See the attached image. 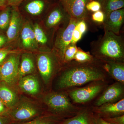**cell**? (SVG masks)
<instances>
[{
  "label": "cell",
  "instance_id": "6da1fadb",
  "mask_svg": "<svg viewBox=\"0 0 124 124\" xmlns=\"http://www.w3.org/2000/svg\"><path fill=\"white\" fill-rule=\"evenodd\" d=\"M64 70L58 79V88L65 89L80 86L92 81L103 80L106 72L102 62L95 59L93 62L80 63L72 60L64 65Z\"/></svg>",
  "mask_w": 124,
  "mask_h": 124
},
{
  "label": "cell",
  "instance_id": "7a4b0ae2",
  "mask_svg": "<svg viewBox=\"0 0 124 124\" xmlns=\"http://www.w3.org/2000/svg\"><path fill=\"white\" fill-rule=\"evenodd\" d=\"M91 47L93 56L101 62H124V41L121 35L104 31L103 35L91 42Z\"/></svg>",
  "mask_w": 124,
  "mask_h": 124
},
{
  "label": "cell",
  "instance_id": "3957f363",
  "mask_svg": "<svg viewBox=\"0 0 124 124\" xmlns=\"http://www.w3.org/2000/svg\"><path fill=\"white\" fill-rule=\"evenodd\" d=\"M43 101L48 108L47 113L63 119L73 117L81 110L73 106L64 93H48L44 97Z\"/></svg>",
  "mask_w": 124,
  "mask_h": 124
},
{
  "label": "cell",
  "instance_id": "277c9868",
  "mask_svg": "<svg viewBox=\"0 0 124 124\" xmlns=\"http://www.w3.org/2000/svg\"><path fill=\"white\" fill-rule=\"evenodd\" d=\"M47 113L43 108L35 103L27 99H22L11 109L6 116L13 122L30 120Z\"/></svg>",
  "mask_w": 124,
  "mask_h": 124
},
{
  "label": "cell",
  "instance_id": "5b68a950",
  "mask_svg": "<svg viewBox=\"0 0 124 124\" xmlns=\"http://www.w3.org/2000/svg\"><path fill=\"white\" fill-rule=\"evenodd\" d=\"M57 56L46 53L41 54L37 57L38 70L45 84L50 83L57 71L58 62L56 58Z\"/></svg>",
  "mask_w": 124,
  "mask_h": 124
},
{
  "label": "cell",
  "instance_id": "8992f818",
  "mask_svg": "<svg viewBox=\"0 0 124 124\" xmlns=\"http://www.w3.org/2000/svg\"><path fill=\"white\" fill-rule=\"evenodd\" d=\"M79 21L71 18L69 23L61 29L55 40L54 46V51L62 63L64 52L71 43L73 31Z\"/></svg>",
  "mask_w": 124,
  "mask_h": 124
},
{
  "label": "cell",
  "instance_id": "52a82bcc",
  "mask_svg": "<svg viewBox=\"0 0 124 124\" xmlns=\"http://www.w3.org/2000/svg\"><path fill=\"white\" fill-rule=\"evenodd\" d=\"M19 57L11 54L0 67V77L9 85L14 84L19 78Z\"/></svg>",
  "mask_w": 124,
  "mask_h": 124
},
{
  "label": "cell",
  "instance_id": "ba28073f",
  "mask_svg": "<svg viewBox=\"0 0 124 124\" xmlns=\"http://www.w3.org/2000/svg\"><path fill=\"white\" fill-rule=\"evenodd\" d=\"M92 0H61L63 6L71 18L77 20H89L86 8L88 2Z\"/></svg>",
  "mask_w": 124,
  "mask_h": 124
},
{
  "label": "cell",
  "instance_id": "9c48e42d",
  "mask_svg": "<svg viewBox=\"0 0 124 124\" xmlns=\"http://www.w3.org/2000/svg\"><path fill=\"white\" fill-rule=\"evenodd\" d=\"M103 87V86L101 84H93L72 90L69 93V96L75 103H85L97 95Z\"/></svg>",
  "mask_w": 124,
  "mask_h": 124
},
{
  "label": "cell",
  "instance_id": "30bf717a",
  "mask_svg": "<svg viewBox=\"0 0 124 124\" xmlns=\"http://www.w3.org/2000/svg\"><path fill=\"white\" fill-rule=\"evenodd\" d=\"M94 115L104 117H112L124 115V99L116 102L109 103L96 107L92 110Z\"/></svg>",
  "mask_w": 124,
  "mask_h": 124
},
{
  "label": "cell",
  "instance_id": "8fae6325",
  "mask_svg": "<svg viewBox=\"0 0 124 124\" xmlns=\"http://www.w3.org/2000/svg\"><path fill=\"white\" fill-rule=\"evenodd\" d=\"M124 21V9L112 11L105 17L103 23L104 31L112 32L119 35Z\"/></svg>",
  "mask_w": 124,
  "mask_h": 124
},
{
  "label": "cell",
  "instance_id": "7c38bea8",
  "mask_svg": "<svg viewBox=\"0 0 124 124\" xmlns=\"http://www.w3.org/2000/svg\"><path fill=\"white\" fill-rule=\"evenodd\" d=\"M122 85L119 82L108 86L95 102L96 107L106 103L114 102L120 98L124 91Z\"/></svg>",
  "mask_w": 124,
  "mask_h": 124
},
{
  "label": "cell",
  "instance_id": "4fadbf2b",
  "mask_svg": "<svg viewBox=\"0 0 124 124\" xmlns=\"http://www.w3.org/2000/svg\"><path fill=\"white\" fill-rule=\"evenodd\" d=\"M71 17L64 7H55L50 12L46 18V25L50 29L57 26L62 23H69Z\"/></svg>",
  "mask_w": 124,
  "mask_h": 124
},
{
  "label": "cell",
  "instance_id": "5bb4252c",
  "mask_svg": "<svg viewBox=\"0 0 124 124\" xmlns=\"http://www.w3.org/2000/svg\"><path fill=\"white\" fill-rule=\"evenodd\" d=\"M18 85L23 92L30 95H36L39 92V81L33 76L28 75L21 78L19 79Z\"/></svg>",
  "mask_w": 124,
  "mask_h": 124
},
{
  "label": "cell",
  "instance_id": "9a60e30c",
  "mask_svg": "<svg viewBox=\"0 0 124 124\" xmlns=\"http://www.w3.org/2000/svg\"><path fill=\"white\" fill-rule=\"evenodd\" d=\"M105 70L114 79L121 84L124 82V62H102Z\"/></svg>",
  "mask_w": 124,
  "mask_h": 124
},
{
  "label": "cell",
  "instance_id": "2e32d148",
  "mask_svg": "<svg viewBox=\"0 0 124 124\" xmlns=\"http://www.w3.org/2000/svg\"><path fill=\"white\" fill-rule=\"evenodd\" d=\"M93 116L91 111L81 110L75 116L64 119L58 124H93Z\"/></svg>",
  "mask_w": 124,
  "mask_h": 124
},
{
  "label": "cell",
  "instance_id": "e0dca14e",
  "mask_svg": "<svg viewBox=\"0 0 124 124\" xmlns=\"http://www.w3.org/2000/svg\"><path fill=\"white\" fill-rule=\"evenodd\" d=\"M0 99L9 110L13 108L19 101L15 92L4 85H0Z\"/></svg>",
  "mask_w": 124,
  "mask_h": 124
},
{
  "label": "cell",
  "instance_id": "ac0fdd59",
  "mask_svg": "<svg viewBox=\"0 0 124 124\" xmlns=\"http://www.w3.org/2000/svg\"><path fill=\"white\" fill-rule=\"evenodd\" d=\"M21 38L24 48L34 49L37 47L38 43L35 38L33 29L29 23H26L23 25L21 31Z\"/></svg>",
  "mask_w": 124,
  "mask_h": 124
},
{
  "label": "cell",
  "instance_id": "d6986e66",
  "mask_svg": "<svg viewBox=\"0 0 124 124\" xmlns=\"http://www.w3.org/2000/svg\"><path fill=\"white\" fill-rule=\"evenodd\" d=\"M20 16L17 11L14 10L11 12L10 21L6 32L8 41H12L17 37L20 29Z\"/></svg>",
  "mask_w": 124,
  "mask_h": 124
},
{
  "label": "cell",
  "instance_id": "ffe728a7",
  "mask_svg": "<svg viewBox=\"0 0 124 124\" xmlns=\"http://www.w3.org/2000/svg\"><path fill=\"white\" fill-rule=\"evenodd\" d=\"M63 118L48 113L36 117L33 119L22 122H13L11 124H58Z\"/></svg>",
  "mask_w": 124,
  "mask_h": 124
},
{
  "label": "cell",
  "instance_id": "44dd1931",
  "mask_svg": "<svg viewBox=\"0 0 124 124\" xmlns=\"http://www.w3.org/2000/svg\"><path fill=\"white\" fill-rule=\"evenodd\" d=\"M35 69V65L32 58L28 54H23L19 66V79L32 73Z\"/></svg>",
  "mask_w": 124,
  "mask_h": 124
},
{
  "label": "cell",
  "instance_id": "7402d4cb",
  "mask_svg": "<svg viewBox=\"0 0 124 124\" xmlns=\"http://www.w3.org/2000/svg\"><path fill=\"white\" fill-rule=\"evenodd\" d=\"M101 6L106 17L112 11L124 8V0H104Z\"/></svg>",
  "mask_w": 124,
  "mask_h": 124
},
{
  "label": "cell",
  "instance_id": "603a6c76",
  "mask_svg": "<svg viewBox=\"0 0 124 124\" xmlns=\"http://www.w3.org/2000/svg\"><path fill=\"white\" fill-rule=\"evenodd\" d=\"M45 3L42 0H33L27 4L25 8L27 12L33 15H37L43 11Z\"/></svg>",
  "mask_w": 124,
  "mask_h": 124
},
{
  "label": "cell",
  "instance_id": "cb8c5ba5",
  "mask_svg": "<svg viewBox=\"0 0 124 124\" xmlns=\"http://www.w3.org/2000/svg\"><path fill=\"white\" fill-rule=\"evenodd\" d=\"M95 59L89 53L83 51L78 47V50L74 56L73 60L78 62L84 63L93 62Z\"/></svg>",
  "mask_w": 124,
  "mask_h": 124
},
{
  "label": "cell",
  "instance_id": "d4e9b609",
  "mask_svg": "<svg viewBox=\"0 0 124 124\" xmlns=\"http://www.w3.org/2000/svg\"><path fill=\"white\" fill-rule=\"evenodd\" d=\"M78 50L76 44L70 43L67 47L64 52L62 63L64 65L68 64L73 60L74 56Z\"/></svg>",
  "mask_w": 124,
  "mask_h": 124
},
{
  "label": "cell",
  "instance_id": "484cf974",
  "mask_svg": "<svg viewBox=\"0 0 124 124\" xmlns=\"http://www.w3.org/2000/svg\"><path fill=\"white\" fill-rule=\"evenodd\" d=\"M33 31L35 38L37 43L45 45L48 41V38L46 35L37 23H36L33 27Z\"/></svg>",
  "mask_w": 124,
  "mask_h": 124
},
{
  "label": "cell",
  "instance_id": "4316f807",
  "mask_svg": "<svg viewBox=\"0 0 124 124\" xmlns=\"http://www.w3.org/2000/svg\"><path fill=\"white\" fill-rule=\"evenodd\" d=\"M11 15V10L9 7L5 9L0 13V29L5 30L8 28Z\"/></svg>",
  "mask_w": 124,
  "mask_h": 124
},
{
  "label": "cell",
  "instance_id": "83f0119b",
  "mask_svg": "<svg viewBox=\"0 0 124 124\" xmlns=\"http://www.w3.org/2000/svg\"><path fill=\"white\" fill-rule=\"evenodd\" d=\"M105 16L101 10L94 12L92 14L91 19L93 22L98 24H103L105 20Z\"/></svg>",
  "mask_w": 124,
  "mask_h": 124
},
{
  "label": "cell",
  "instance_id": "f1b7e54d",
  "mask_svg": "<svg viewBox=\"0 0 124 124\" xmlns=\"http://www.w3.org/2000/svg\"><path fill=\"white\" fill-rule=\"evenodd\" d=\"M101 4L96 0H92L88 2L86 6V10L88 11L95 12L101 9Z\"/></svg>",
  "mask_w": 124,
  "mask_h": 124
},
{
  "label": "cell",
  "instance_id": "f546056e",
  "mask_svg": "<svg viewBox=\"0 0 124 124\" xmlns=\"http://www.w3.org/2000/svg\"><path fill=\"white\" fill-rule=\"evenodd\" d=\"M107 122L113 124H124V115L114 116L102 118Z\"/></svg>",
  "mask_w": 124,
  "mask_h": 124
},
{
  "label": "cell",
  "instance_id": "4dcf8cb0",
  "mask_svg": "<svg viewBox=\"0 0 124 124\" xmlns=\"http://www.w3.org/2000/svg\"><path fill=\"white\" fill-rule=\"evenodd\" d=\"M75 28L83 35L87 30V22L85 20H79L76 24Z\"/></svg>",
  "mask_w": 124,
  "mask_h": 124
},
{
  "label": "cell",
  "instance_id": "1f68e13d",
  "mask_svg": "<svg viewBox=\"0 0 124 124\" xmlns=\"http://www.w3.org/2000/svg\"><path fill=\"white\" fill-rule=\"evenodd\" d=\"M83 35L75 28L72 37L71 43L76 44L82 38Z\"/></svg>",
  "mask_w": 124,
  "mask_h": 124
},
{
  "label": "cell",
  "instance_id": "d6a6232c",
  "mask_svg": "<svg viewBox=\"0 0 124 124\" xmlns=\"http://www.w3.org/2000/svg\"><path fill=\"white\" fill-rule=\"evenodd\" d=\"M93 124H113L107 122L102 117H99L94 114L93 117Z\"/></svg>",
  "mask_w": 124,
  "mask_h": 124
},
{
  "label": "cell",
  "instance_id": "836d02e7",
  "mask_svg": "<svg viewBox=\"0 0 124 124\" xmlns=\"http://www.w3.org/2000/svg\"><path fill=\"white\" fill-rule=\"evenodd\" d=\"M15 53L13 51L7 50H0V64H1L7 55Z\"/></svg>",
  "mask_w": 124,
  "mask_h": 124
},
{
  "label": "cell",
  "instance_id": "e575fe53",
  "mask_svg": "<svg viewBox=\"0 0 124 124\" xmlns=\"http://www.w3.org/2000/svg\"><path fill=\"white\" fill-rule=\"evenodd\" d=\"M13 121L6 116H0V124H11Z\"/></svg>",
  "mask_w": 124,
  "mask_h": 124
},
{
  "label": "cell",
  "instance_id": "d590c367",
  "mask_svg": "<svg viewBox=\"0 0 124 124\" xmlns=\"http://www.w3.org/2000/svg\"><path fill=\"white\" fill-rule=\"evenodd\" d=\"M9 110L0 99V116L6 115Z\"/></svg>",
  "mask_w": 124,
  "mask_h": 124
},
{
  "label": "cell",
  "instance_id": "8d00e7d4",
  "mask_svg": "<svg viewBox=\"0 0 124 124\" xmlns=\"http://www.w3.org/2000/svg\"><path fill=\"white\" fill-rule=\"evenodd\" d=\"M7 40V38L2 35H0V48L3 45Z\"/></svg>",
  "mask_w": 124,
  "mask_h": 124
},
{
  "label": "cell",
  "instance_id": "74e56055",
  "mask_svg": "<svg viewBox=\"0 0 124 124\" xmlns=\"http://www.w3.org/2000/svg\"><path fill=\"white\" fill-rule=\"evenodd\" d=\"M22 0H9V2L11 4H15L20 2Z\"/></svg>",
  "mask_w": 124,
  "mask_h": 124
},
{
  "label": "cell",
  "instance_id": "f35d334b",
  "mask_svg": "<svg viewBox=\"0 0 124 124\" xmlns=\"http://www.w3.org/2000/svg\"><path fill=\"white\" fill-rule=\"evenodd\" d=\"M96 0L98 1H99L101 4L102 2H103L104 0Z\"/></svg>",
  "mask_w": 124,
  "mask_h": 124
},
{
  "label": "cell",
  "instance_id": "ab89813d",
  "mask_svg": "<svg viewBox=\"0 0 124 124\" xmlns=\"http://www.w3.org/2000/svg\"><path fill=\"white\" fill-rule=\"evenodd\" d=\"M6 0H0V2L1 3H2L4 1Z\"/></svg>",
  "mask_w": 124,
  "mask_h": 124
},
{
  "label": "cell",
  "instance_id": "60d3db41",
  "mask_svg": "<svg viewBox=\"0 0 124 124\" xmlns=\"http://www.w3.org/2000/svg\"><path fill=\"white\" fill-rule=\"evenodd\" d=\"M2 3H1V2H0V6L1 5H2Z\"/></svg>",
  "mask_w": 124,
  "mask_h": 124
}]
</instances>
